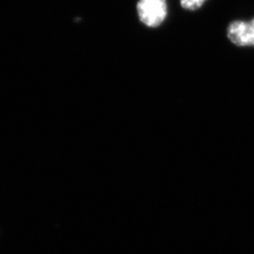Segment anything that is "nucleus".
Listing matches in <instances>:
<instances>
[{
  "mask_svg": "<svg viewBox=\"0 0 254 254\" xmlns=\"http://www.w3.org/2000/svg\"><path fill=\"white\" fill-rule=\"evenodd\" d=\"M228 39L237 46H254V18L249 22L237 20L227 28Z\"/></svg>",
  "mask_w": 254,
  "mask_h": 254,
  "instance_id": "obj_2",
  "label": "nucleus"
},
{
  "mask_svg": "<svg viewBox=\"0 0 254 254\" xmlns=\"http://www.w3.org/2000/svg\"><path fill=\"white\" fill-rule=\"evenodd\" d=\"M206 0H181V6L184 9L189 10H196L199 9Z\"/></svg>",
  "mask_w": 254,
  "mask_h": 254,
  "instance_id": "obj_3",
  "label": "nucleus"
},
{
  "mask_svg": "<svg viewBox=\"0 0 254 254\" xmlns=\"http://www.w3.org/2000/svg\"><path fill=\"white\" fill-rule=\"evenodd\" d=\"M136 9L140 21L149 27H159L168 14L166 0H139Z\"/></svg>",
  "mask_w": 254,
  "mask_h": 254,
  "instance_id": "obj_1",
  "label": "nucleus"
}]
</instances>
